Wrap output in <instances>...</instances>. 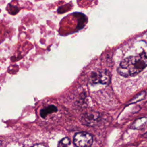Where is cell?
<instances>
[{
    "label": "cell",
    "instance_id": "3957f363",
    "mask_svg": "<svg viewBox=\"0 0 147 147\" xmlns=\"http://www.w3.org/2000/svg\"><path fill=\"white\" fill-rule=\"evenodd\" d=\"M110 74L106 69H98L92 71L90 75V80L94 83L107 84L110 82Z\"/></svg>",
    "mask_w": 147,
    "mask_h": 147
},
{
    "label": "cell",
    "instance_id": "52a82bcc",
    "mask_svg": "<svg viewBox=\"0 0 147 147\" xmlns=\"http://www.w3.org/2000/svg\"><path fill=\"white\" fill-rule=\"evenodd\" d=\"M146 95V92L145 91H142L140 93L138 94L135 97H134L129 102V104H132V103H135L136 102H138L141 100H142Z\"/></svg>",
    "mask_w": 147,
    "mask_h": 147
},
{
    "label": "cell",
    "instance_id": "277c9868",
    "mask_svg": "<svg viewBox=\"0 0 147 147\" xmlns=\"http://www.w3.org/2000/svg\"><path fill=\"white\" fill-rule=\"evenodd\" d=\"M93 140L92 136L86 132H79L74 137V143L77 147H90Z\"/></svg>",
    "mask_w": 147,
    "mask_h": 147
},
{
    "label": "cell",
    "instance_id": "7a4b0ae2",
    "mask_svg": "<svg viewBox=\"0 0 147 147\" xmlns=\"http://www.w3.org/2000/svg\"><path fill=\"white\" fill-rule=\"evenodd\" d=\"M102 114L98 111H89L83 113L80 117L82 124L88 126H95L98 125L102 121Z\"/></svg>",
    "mask_w": 147,
    "mask_h": 147
},
{
    "label": "cell",
    "instance_id": "8fae6325",
    "mask_svg": "<svg viewBox=\"0 0 147 147\" xmlns=\"http://www.w3.org/2000/svg\"><path fill=\"white\" fill-rule=\"evenodd\" d=\"M1 142L0 141V146H1Z\"/></svg>",
    "mask_w": 147,
    "mask_h": 147
},
{
    "label": "cell",
    "instance_id": "9c48e42d",
    "mask_svg": "<svg viewBox=\"0 0 147 147\" xmlns=\"http://www.w3.org/2000/svg\"><path fill=\"white\" fill-rule=\"evenodd\" d=\"M33 147H46V146H45L44 145H41V144H37V145H34Z\"/></svg>",
    "mask_w": 147,
    "mask_h": 147
},
{
    "label": "cell",
    "instance_id": "8992f818",
    "mask_svg": "<svg viewBox=\"0 0 147 147\" xmlns=\"http://www.w3.org/2000/svg\"><path fill=\"white\" fill-rule=\"evenodd\" d=\"M57 111V107L54 106V105H50L48 106V107L42 109L41 111H40V115L41 117L42 118H45L46 116H47L48 114L52 113H54V112H56Z\"/></svg>",
    "mask_w": 147,
    "mask_h": 147
},
{
    "label": "cell",
    "instance_id": "6da1fadb",
    "mask_svg": "<svg viewBox=\"0 0 147 147\" xmlns=\"http://www.w3.org/2000/svg\"><path fill=\"white\" fill-rule=\"evenodd\" d=\"M147 66V55L144 52L127 57L121 63L117 69L118 73L123 76L135 75Z\"/></svg>",
    "mask_w": 147,
    "mask_h": 147
},
{
    "label": "cell",
    "instance_id": "ba28073f",
    "mask_svg": "<svg viewBox=\"0 0 147 147\" xmlns=\"http://www.w3.org/2000/svg\"><path fill=\"white\" fill-rule=\"evenodd\" d=\"M70 144V141L68 138L65 137L63 138L58 144L57 147H68Z\"/></svg>",
    "mask_w": 147,
    "mask_h": 147
},
{
    "label": "cell",
    "instance_id": "30bf717a",
    "mask_svg": "<svg viewBox=\"0 0 147 147\" xmlns=\"http://www.w3.org/2000/svg\"><path fill=\"white\" fill-rule=\"evenodd\" d=\"M143 137H144L145 138H147V131L143 134Z\"/></svg>",
    "mask_w": 147,
    "mask_h": 147
},
{
    "label": "cell",
    "instance_id": "5b68a950",
    "mask_svg": "<svg viewBox=\"0 0 147 147\" xmlns=\"http://www.w3.org/2000/svg\"><path fill=\"white\" fill-rule=\"evenodd\" d=\"M147 122V118L146 117H142L136 119L132 125L131 126V128L133 129H140L144 127V126Z\"/></svg>",
    "mask_w": 147,
    "mask_h": 147
}]
</instances>
